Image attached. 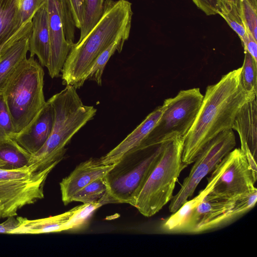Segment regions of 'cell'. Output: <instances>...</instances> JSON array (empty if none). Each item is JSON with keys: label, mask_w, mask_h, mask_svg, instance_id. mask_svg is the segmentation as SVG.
I'll list each match as a JSON object with an SVG mask.
<instances>
[{"label": "cell", "mask_w": 257, "mask_h": 257, "mask_svg": "<svg viewBox=\"0 0 257 257\" xmlns=\"http://www.w3.org/2000/svg\"><path fill=\"white\" fill-rule=\"evenodd\" d=\"M203 98L200 88H193L181 90L174 97L165 99V110L140 148L161 143L176 136L184 137L195 121Z\"/></svg>", "instance_id": "cell-8"}, {"label": "cell", "mask_w": 257, "mask_h": 257, "mask_svg": "<svg viewBox=\"0 0 257 257\" xmlns=\"http://www.w3.org/2000/svg\"><path fill=\"white\" fill-rule=\"evenodd\" d=\"M33 16L23 22L17 0H0V56L17 42L30 36Z\"/></svg>", "instance_id": "cell-13"}, {"label": "cell", "mask_w": 257, "mask_h": 257, "mask_svg": "<svg viewBox=\"0 0 257 257\" xmlns=\"http://www.w3.org/2000/svg\"><path fill=\"white\" fill-rule=\"evenodd\" d=\"M220 173L211 192L235 197L257 191L256 180L246 157L239 148L233 149L221 160Z\"/></svg>", "instance_id": "cell-11"}, {"label": "cell", "mask_w": 257, "mask_h": 257, "mask_svg": "<svg viewBox=\"0 0 257 257\" xmlns=\"http://www.w3.org/2000/svg\"><path fill=\"white\" fill-rule=\"evenodd\" d=\"M20 221L14 216H10L3 223H0V233L11 234V232L20 225Z\"/></svg>", "instance_id": "cell-35"}, {"label": "cell", "mask_w": 257, "mask_h": 257, "mask_svg": "<svg viewBox=\"0 0 257 257\" xmlns=\"http://www.w3.org/2000/svg\"><path fill=\"white\" fill-rule=\"evenodd\" d=\"M104 164L99 158H90L80 163L60 183L61 199L64 205L72 202L74 195L83 187L100 177H103L113 167Z\"/></svg>", "instance_id": "cell-15"}, {"label": "cell", "mask_w": 257, "mask_h": 257, "mask_svg": "<svg viewBox=\"0 0 257 257\" xmlns=\"http://www.w3.org/2000/svg\"><path fill=\"white\" fill-rule=\"evenodd\" d=\"M60 7L62 21L67 41L74 44L75 26L69 0H57Z\"/></svg>", "instance_id": "cell-30"}, {"label": "cell", "mask_w": 257, "mask_h": 257, "mask_svg": "<svg viewBox=\"0 0 257 257\" xmlns=\"http://www.w3.org/2000/svg\"><path fill=\"white\" fill-rule=\"evenodd\" d=\"M241 69L229 72L218 82L207 87L195 121L184 137L182 161L186 165L193 163L205 146L217 135L232 129L239 109L256 97L242 87Z\"/></svg>", "instance_id": "cell-1"}, {"label": "cell", "mask_w": 257, "mask_h": 257, "mask_svg": "<svg viewBox=\"0 0 257 257\" xmlns=\"http://www.w3.org/2000/svg\"><path fill=\"white\" fill-rule=\"evenodd\" d=\"M184 137L164 142L162 152L134 205L146 217L158 213L172 199L176 183L187 165L182 161Z\"/></svg>", "instance_id": "cell-5"}, {"label": "cell", "mask_w": 257, "mask_h": 257, "mask_svg": "<svg viewBox=\"0 0 257 257\" xmlns=\"http://www.w3.org/2000/svg\"><path fill=\"white\" fill-rule=\"evenodd\" d=\"M85 14L83 23L80 29L81 41L92 30L101 18L103 11L105 0H84Z\"/></svg>", "instance_id": "cell-26"}, {"label": "cell", "mask_w": 257, "mask_h": 257, "mask_svg": "<svg viewBox=\"0 0 257 257\" xmlns=\"http://www.w3.org/2000/svg\"><path fill=\"white\" fill-rule=\"evenodd\" d=\"M103 177L96 179L78 191L72 201L83 203L99 202L103 205L112 203L107 193Z\"/></svg>", "instance_id": "cell-22"}, {"label": "cell", "mask_w": 257, "mask_h": 257, "mask_svg": "<svg viewBox=\"0 0 257 257\" xmlns=\"http://www.w3.org/2000/svg\"><path fill=\"white\" fill-rule=\"evenodd\" d=\"M196 6L208 16L217 14L220 0H192Z\"/></svg>", "instance_id": "cell-33"}, {"label": "cell", "mask_w": 257, "mask_h": 257, "mask_svg": "<svg viewBox=\"0 0 257 257\" xmlns=\"http://www.w3.org/2000/svg\"><path fill=\"white\" fill-rule=\"evenodd\" d=\"M127 40L124 38H119L105 49L92 64L87 80L94 81L98 85L101 86L102 76L106 63L116 51L118 52L121 51L124 43Z\"/></svg>", "instance_id": "cell-23"}, {"label": "cell", "mask_w": 257, "mask_h": 257, "mask_svg": "<svg viewBox=\"0 0 257 257\" xmlns=\"http://www.w3.org/2000/svg\"><path fill=\"white\" fill-rule=\"evenodd\" d=\"M73 19L76 28L80 29L83 23L85 14L84 0H69Z\"/></svg>", "instance_id": "cell-32"}, {"label": "cell", "mask_w": 257, "mask_h": 257, "mask_svg": "<svg viewBox=\"0 0 257 257\" xmlns=\"http://www.w3.org/2000/svg\"><path fill=\"white\" fill-rule=\"evenodd\" d=\"M44 72L34 56L25 59L7 81L2 92L16 134L23 131L45 104Z\"/></svg>", "instance_id": "cell-4"}, {"label": "cell", "mask_w": 257, "mask_h": 257, "mask_svg": "<svg viewBox=\"0 0 257 257\" xmlns=\"http://www.w3.org/2000/svg\"><path fill=\"white\" fill-rule=\"evenodd\" d=\"M30 56L36 55L42 66L48 67L50 59L49 17L47 2L36 12L29 41Z\"/></svg>", "instance_id": "cell-18"}, {"label": "cell", "mask_w": 257, "mask_h": 257, "mask_svg": "<svg viewBox=\"0 0 257 257\" xmlns=\"http://www.w3.org/2000/svg\"><path fill=\"white\" fill-rule=\"evenodd\" d=\"M236 5L245 26L257 40L256 0H237Z\"/></svg>", "instance_id": "cell-28"}, {"label": "cell", "mask_w": 257, "mask_h": 257, "mask_svg": "<svg viewBox=\"0 0 257 257\" xmlns=\"http://www.w3.org/2000/svg\"><path fill=\"white\" fill-rule=\"evenodd\" d=\"M50 37V59L47 68L52 78L60 76L66 58L74 46L65 37L57 0H46Z\"/></svg>", "instance_id": "cell-12"}, {"label": "cell", "mask_w": 257, "mask_h": 257, "mask_svg": "<svg viewBox=\"0 0 257 257\" xmlns=\"http://www.w3.org/2000/svg\"><path fill=\"white\" fill-rule=\"evenodd\" d=\"M166 107L164 102L145 119L118 145L100 158L104 164H113L127 153L140 148L157 124Z\"/></svg>", "instance_id": "cell-16"}, {"label": "cell", "mask_w": 257, "mask_h": 257, "mask_svg": "<svg viewBox=\"0 0 257 257\" xmlns=\"http://www.w3.org/2000/svg\"><path fill=\"white\" fill-rule=\"evenodd\" d=\"M226 1L236 3V2L237 0H226Z\"/></svg>", "instance_id": "cell-38"}, {"label": "cell", "mask_w": 257, "mask_h": 257, "mask_svg": "<svg viewBox=\"0 0 257 257\" xmlns=\"http://www.w3.org/2000/svg\"><path fill=\"white\" fill-rule=\"evenodd\" d=\"M257 191L235 197L209 191L190 211L176 233H199L214 229L252 208Z\"/></svg>", "instance_id": "cell-7"}, {"label": "cell", "mask_w": 257, "mask_h": 257, "mask_svg": "<svg viewBox=\"0 0 257 257\" xmlns=\"http://www.w3.org/2000/svg\"><path fill=\"white\" fill-rule=\"evenodd\" d=\"M164 146V142L131 151L114 163L103 177L112 203L134 206Z\"/></svg>", "instance_id": "cell-6"}, {"label": "cell", "mask_w": 257, "mask_h": 257, "mask_svg": "<svg viewBox=\"0 0 257 257\" xmlns=\"http://www.w3.org/2000/svg\"><path fill=\"white\" fill-rule=\"evenodd\" d=\"M217 14L226 21L242 42L246 36L247 28L241 17L236 3L220 0Z\"/></svg>", "instance_id": "cell-24"}, {"label": "cell", "mask_w": 257, "mask_h": 257, "mask_svg": "<svg viewBox=\"0 0 257 257\" xmlns=\"http://www.w3.org/2000/svg\"><path fill=\"white\" fill-rule=\"evenodd\" d=\"M76 89L66 85L49 99L55 111L54 124L46 143L31 156L28 167L32 172L43 171L61 161L73 136L95 115L96 109L84 105Z\"/></svg>", "instance_id": "cell-3"}, {"label": "cell", "mask_w": 257, "mask_h": 257, "mask_svg": "<svg viewBox=\"0 0 257 257\" xmlns=\"http://www.w3.org/2000/svg\"><path fill=\"white\" fill-rule=\"evenodd\" d=\"M58 164L36 172H32L28 166L0 169V204L4 207V218L16 216L23 206L43 198L46 179Z\"/></svg>", "instance_id": "cell-9"}, {"label": "cell", "mask_w": 257, "mask_h": 257, "mask_svg": "<svg viewBox=\"0 0 257 257\" xmlns=\"http://www.w3.org/2000/svg\"><path fill=\"white\" fill-rule=\"evenodd\" d=\"M0 218H4V207L0 204Z\"/></svg>", "instance_id": "cell-36"}, {"label": "cell", "mask_w": 257, "mask_h": 257, "mask_svg": "<svg viewBox=\"0 0 257 257\" xmlns=\"http://www.w3.org/2000/svg\"><path fill=\"white\" fill-rule=\"evenodd\" d=\"M257 40L247 29L246 36L241 42L244 51H247L257 62Z\"/></svg>", "instance_id": "cell-34"}, {"label": "cell", "mask_w": 257, "mask_h": 257, "mask_svg": "<svg viewBox=\"0 0 257 257\" xmlns=\"http://www.w3.org/2000/svg\"><path fill=\"white\" fill-rule=\"evenodd\" d=\"M257 62L246 51L241 67L240 82L244 90L249 94L256 96L257 94Z\"/></svg>", "instance_id": "cell-25"}, {"label": "cell", "mask_w": 257, "mask_h": 257, "mask_svg": "<svg viewBox=\"0 0 257 257\" xmlns=\"http://www.w3.org/2000/svg\"><path fill=\"white\" fill-rule=\"evenodd\" d=\"M46 1V0H23L19 6L23 22L27 21Z\"/></svg>", "instance_id": "cell-31"}, {"label": "cell", "mask_w": 257, "mask_h": 257, "mask_svg": "<svg viewBox=\"0 0 257 257\" xmlns=\"http://www.w3.org/2000/svg\"><path fill=\"white\" fill-rule=\"evenodd\" d=\"M132 6L127 0H105L101 18L81 41L75 43L66 58L61 71L63 85L81 87L97 57L117 39H128Z\"/></svg>", "instance_id": "cell-2"}, {"label": "cell", "mask_w": 257, "mask_h": 257, "mask_svg": "<svg viewBox=\"0 0 257 257\" xmlns=\"http://www.w3.org/2000/svg\"><path fill=\"white\" fill-rule=\"evenodd\" d=\"M16 134L3 92L0 93V142L13 138Z\"/></svg>", "instance_id": "cell-29"}, {"label": "cell", "mask_w": 257, "mask_h": 257, "mask_svg": "<svg viewBox=\"0 0 257 257\" xmlns=\"http://www.w3.org/2000/svg\"><path fill=\"white\" fill-rule=\"evenodd\" d=\"M235 137L232 129L222 132L212 139L197 156L189 175L184 180L178 192L173 196L169 207L176 211L194 194L200 181L234 148Z\"/></svg>", "instance_id": "cell-10"}, {"label": "cell", "mask_w": 257, "mask_h": 257, "mask_svg": "<svg viewBox=\"0 0 257 257\" xmlns=\"http://www.w3.org/2000/svg\"><path fill=\"white\" fill-rule=\"evenodd\" d=\"M76 207L63 213L48 217L28 219L17 217L20 225L11 234H41L66 230V224L74 213Z\"/></svg>", "instance_id": "cell-19"}, {"label": "cell", "mask_w": 257, "mask_h": 257, "mask_svg": "<svg viewBox=\"0 0 257 257\" xmlns=\"http://www.w3.org/2000/svg\"><path fill=\"white\" fill-rule=\"evenodd\" d=\"M256 98L243 104L236 114L231 128L238 133L241 143L240 149L245 156L247 157L253 156L255 160L257 153Z\"/></svg>", "instance_id": "cell-17"}, {"label": "cell", "mask_w": 257, "mask_h": 257, "mask_svg": "<svg viewBox=\"0 0 257 257\" xmlns=\"http://www.w3.org/2000/svg\"><path fill=\"white\" fill-rule=\"evenodd\" d=\"M55 118L53 106L48 99L32 121L13 139L30 154L36 153L44 145L52 130Z\"/></svg>", "instance_id": "cell-14"}, {"label": "cell", "mask_w": 257, "mask_h": 257, "mask_svg": "<svg viewBox=\"0 0 257 257\" xmlns=\"http://www.w3.org/2000/svg\"><path fill=\"white\" fill-rule=\"evenodd\" d=\"M102 205L101 203L95 202L76 206L74 213L66 224V230H79L85 227L94 211Z\"/></svg>", "instance_id": "cell-27"}, {"label": "cell", "mask_w": 257, "mask_h": 257, "mask_svg": "<svg viewBox=\"0 0 257 257\" xmlns=\"http://www.w3.org/2000/svg\"><path fill=\"white\" fill-rule=\"evenodd\" d=\"M31 156L12 138L0 142V169L13 170L28 166Z\"/></svg>", "instance_id": "cell-21"}, {"label": "cell", "mask_w": 257, "mask_h": 257, "mask_svg": "<svg viewBox=\"0 0 257 257\" xmlns=\"http://www.w3.org/2000/svg\"><path fill=\"white\" fill-rule=\"evenodd\" d=\"M29 37L20 40L0 56V93L10 76L27 58Z\"/></svg>", "instance_id": "cell-20"}, {"label": "cell", "mask_w": 257, "mask_h": 257, "mask_svg": "<svg viewBox=\"0 0 257 257\" xmlns=\"http://www.w3.org/2000/svg\"><path fill=\"white\" fill-rule=\"evenodd\" d=\"M18 1V4H19V6H20V4H21V3L22 2V1L23 0H17Z\"/></svg>", "instance_id": "cell-37"}]
</instances>
